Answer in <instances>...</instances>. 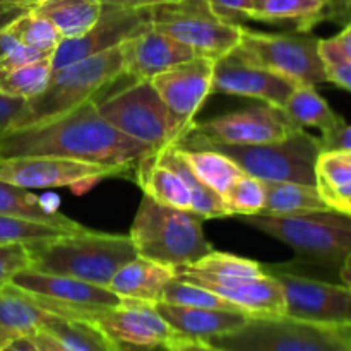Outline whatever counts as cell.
Here are the masks:
<instances>
[{
	"mask_svg": "<svg viewBox=\"0 0 351 351\" xmlns=\"http://www.w3.org/2000/svg\"><path fill=\"white\" fill-rule=\"evenodd\" d=\"M147 144L134 141L110 125L98 113L96 99L50 120L9 130L0 139V158L58 156L84 163L134 171L146 154Z\"/></svg>",
	"mask_w": 351,
	"mask_h": 351,
	"instance_id": "cell-1",
	"label": "cell"
},
{
	"mask_svg": "<svg viewBox=\"0 0 351 351\" xmlns=\"http://www.w3.org/2000/svg\"><path fill=\"white\" fill-rule=\"evenodd\" d=\"M27 247L31 252L29 269L75 278L105 288L123 264L137 257L129 235H110L88 228Z\"/></svg>",
	"mask_w": 351,
	"mask_h": 351,
	"instance_id": "cell-2",
	"label": "cell"
},
{
	"mask_svg": "<svg viewBox=\"0 0 351 351\" xmlns=\"http://www.w3.org/2000/svg\"><path fill=\"white\" fill-rule=\"evenodd\" d=\"M240 219L293 249L298 259L336 269L338 274L351 254V215L335 208L283 216L259 213Z\"/></svg>",
	"mask_w": 351,
	"mask_h": 351,
	"instance_id": "cell-3",
	"label": "cell"
},
{
	"mask_svg": "<svg viewBox=\"0 0 351 351\" xmlns=\"http://www.w3.org/2000/svg\"><path fill=\"white\" fill-rule=\"evenodd\" d=\"M137 256L163 266H191L213 249L202 230V218L189 209L160 204L144 195L129 233Z\"/></svg>",
	"mask_w": 351,
	"mask_h": 351,
	"instance_id": "cell-4",
	"label": "cell"
},
{
	"mask_svg": "<svg viewBox=\"0 0 351 351\" xmlns=\"http://www.w3.org/2000/svg\"><path fill=\"white\" fill-rule=\"evenodd\" d=\"M175 144L187 151L213 149L223 153L243 173L263 182H297L305 185H315V167L322 153L319 137L311 136L305 129L266 144H223L189 137H182Z\"/></svg>",
	"mask_w": 351,
	"mask_h": 351,
	"instance_id": "cell-5",
	"label": "cell"
},
{
	"mask_svg": "<svg viewBox=\"0 0 351 351\" xmlns=\"http://www.w3.org/2000/svg\"><path fill=\"white\" fill-rule=\"evenodd\" d=\"M123 75L120 47L74 62L51 72L43 93L24 101L10 130L24 129L77 108L82 103L98 99L103 89Z\"/></svg>",
	"mask_w": 351,
	"mask_h": 351,
	"instance_id": "cell-6",
	"label": "cell"
},
{
	"mask_svg": "<svg viewBox=\"0 0 351 351\" xmlns=\"http://www.w3.org/2000/svg\"><path fill=\"white\" fill-rule=\"evenodd\" d=\"M209 343L226 351H351V328L314 324L288 315L250 317L239 331Z\"/></svg>",
	"mask_w": 351,
	"mask_h": 351,
	"instance_id": "cell-7",
	"label": "cell"
},
{
	"mask_svg": "<svg viewBox=\"0 0 351 351\" xmlns=\"http://www.w3.org/2000/svg\"><path fill=\"white\" fill-rule=\"evenodd\" d=\"M96 108L110 125L153 151L175 144L184 136L149 81H134L120 91L98 98Z\"/></svg>",
	"mask_w": 351,
	"mask_h": 351,
	"instance_id": "cell-8",
	"label": "cell"
},
{
	"mask_svg": "<svg viewBox=\"0 0 351 351\" xmlns=\"http://www.w3.org/2000/svg\"><path fill=\"white\" fill-rule=\"evenodd\" d=\"M151 9V26L187 45L195 55L216 60L239 47L242 24L216 16L206 0H171Z\"/></svg>",
	"mask_w": 351,
	"mask_h": 351,
	"instance_id": "cell-9",
	"label": "cell"
},
{
	"mask_svg": "<svg viewBox=\"0 0 351 351\" xmlns=\"http://www.w3.org/2000/svg\"><path fill=\"white\" fill-rule=\"evenodd\" d=\"M321 38L295 33H259L242 26L239 47L243 53L298 86H317L328 82L324 62L319 53Z\"/></svg>",
	"mask_w": 351,
	"mask_h": 351,
	"instance_id": "cell-10",
	"label": "cell"
},
{
	"mask_svg": "<svg viewBox=\"0 0 351 351\" xmlns=\"http://www.w3.org/2000/svg\"><path fill=\"white\" fill-rule=\"evenodd\" d=\"M12 283L26 290L43 311L75 321L91 322L96 312L117 307L122 302L110 288L33 269L19 273Z\"/></svg>",
	"mask_w": 351,
	"mask_h": 351,
	"instance_id": "cell-11",
	"label": "cell"
},
{
	"mask_svg": "<svg viewBox=\"0 0 351 351\" xmlns=\"http://www.w3.org/2000/svg\"><path fill=\"white\" fill-rule=\"evenodd\" d=\"M264 269L283 287L285 315L314 324L351 328L350 287L291 273L280 266H264Z\"/></svg>",
	"mask_w": 351,
	"mask_h": 351,
	"instance_id": "cell-12",
	"label": "cell"
},
{
	"mask_svg": "<svg viewBox=\"0 0 351 351\" xmlns=\"http://www.w3.org/2000/svg\"><path fill=\"white\" fill-rule=\"evenodd\" d=\"M122 171L103 165L58 156L0 158V180L23 189L89 187Z\"/></svg>",
	"mask_w": 351,
	"mask_h": 351,
	"instance_id": "cell-13",
	"label": "cell"
},
{
	"mask_svg": "<svg viewBox=\"0 0 351 351\" xmlns=\"http://www.w3.org/2000/svg\"><path fill=\"white\" fill-rule=\"evenodd\" d=\"M297 130L300 129L283 108L264 105L225 113L202 123L194 122L182 137L223 144H266L285 139Z\"/></svg>",
	"mask_w": 351,
	"mask_h": 351,
	"instance_id": "cell-14",
	"label": "cell"
},
{
	"mask_svg": "<svg viewBox=\"0 0 351 351\" xmlns=\"http://www.w3.org/2000/svg\"><path fill=\"white\" fill-rule=\"evenodd\" d=\"M151 27L149 7H119L105 5L95 26L84 34L72 40H62L51 53L53 71L64 69L74 62L84 60L93 55L120 47L123 41Z\"/></svg>",
	"mask_w": 351,
	"mask_h": 351,
	"instance_id": "cell-15",
	"label": "cell"
},
{
	"mask_svg": "<svg viewBox=\"0 0 351 351\" xmlns=\"http://www.w3.org/2000/svg\"><path fill=\"white\" fill-rule=\"evenodd\" d=\"M177 280L197 285L228 300L250 317H281L285 315V291L271 273L257 276H218L191 267L175 271Z\"/></svg>",
	"mask_w": 351,
	"mask_h": 351,
	"instance_id": "cell-16",
	"label": "cell"
},
{
	"mask_svg": "<svg viewBox=\"0 0 351 351\" xmlns=\"http://www.w3.org/2000/svg\"><path fill=\"white\" fill-rule=\"evenodd\" d=\"M297 88V82L250 60L240 47L215 60L213 93L261 99L266 105L283 108Z\"/></svg>",
	"mask_w": 351,
	"mask_h": 351,
	"instance_id": "cell-17",
	"label": "cell"
},
{
	"mask_svg": "<svg viewBox=\"0 0 351 351\" xmlns=\"http://www.w3.org/2000/svg\"><path fill=\"white\" fill-rule=\"evenodd\" d=\"M213 71L215 60L197 55L160 72L149 81L184 134L191 129L195 113L213 93Z\"/></svg>",
	"mask_w": 351,
	"mask_h": 351,
	"instance_id": "cell-18",
	"label": "cell"
},
{
	"mask_svg": "<svg viewBox=\"0 0 351 351\" xmlns=\"http://www.w3.org/2000/svg\"><path fill=\"white\" fill-rule=\"evenodd\" d=\"M91 322L108 338L132 345H170L180 336L153 304L130 298H122L117 307L98 311Z\"/></svg>",
	"mask_w": 351,
	"mask_h": 351,
	"instance_id": "cell-19",
	"label": "cell"
},
{
	"mask_svg": "<svg viewBox=\"0 0 351 351\" xmlns=\"http://www.w3.org/2000/svg\"><path fill=\"white\" fill-rule=\"evenodd\" d=\"M123 75L134 81H151L160 72L197 57L195 51L153 26L120 45Z\"/></svg>",
	"mask_w": 351,
	"mask_h": 351,
	"instance_id": "cell-20",
	"label": "cell"
},
{
	"mask_svg": "<svg viewBox=\"0 0 351 351\" xmlns=\"http://www.w3.org/2000/svg\"><path fill=\"white\" fill-rule=\"evenodd\" d=\"M154 307L178 335L201 341H209L213 338L239 331L250 319L245 312L184 307V305H171L165 302H158Z\"/></svg>",
	"mask_w": 351,
	"mask_h": 351,
	"instance_id": "cell-21",
	"label": "cell"
},
{
	"mask_svg": "<svg viewBox=\"0 0 351 351\" xmlns=\"http://www.w3.org/2000/svg\"><path fill=\"white\" fill-rule=\"evenodd\" d=\"M51 315L23 288L14 283L0 287V350L41 331Z\"/></svg>",
	"mask_w": 351,
	"mask_h": 351,
	"instance_id": "cell-22",
	"label": "cell"
},
{
	"mask_svg": "<svg viewBox=\"0 0 351 351\" xmlns=\"http://www.w3.org/2000/svg\"><path fill=\"white\" fill-rule=\"evenodd\" d=\"M175 276L177 273L173 267L137 256L117 271L108 288L120 298H130V300L154 305L161 302L165 287L175 280Z\"/></svg>",
	"mask_w": 351,
	"mask_h": 351,
	"instance_id": "cell-23",
	"label": "cell"
},
{
	"mask_svg": "<svg viewBox=\"0 0 351 351\" xmlns=\"http://www.w3.org/2000/svg\"><path fill=\"white\" fill-rule=\"evenodd\" d=\"M338 0H263L249 19L271 24H293L295 31L308 33L324 21H332Z\"/></svg>",
	"mask_w": 351,
	"mask_h": 351,
	"instance_id": "cell-24",
	"label": "cell"
},
{
	"mask_svg": "<svg viewBox=\"0 0 351 351\" xmlns=\"http://www.w3.org/2000/svg\"><path fill=\"white\" fill-rule=\"evenodd\" d=\"M45 199L47 197H38L27 189L16 187V185L0 180V215L43 223V225L55 226L69 233L81 232L86 228L81 223L62 215L57 209V204L45 202Z\"/></svg>",
	"mask_w": 351,
	"mask_h": 351,
	"instance_id": "cell-25",
	"label": "cell"
},
{
	"mask_svg": "<svg viewBox=\"0 0 351 351\" xmlns=\"http://www.w3.org/2000/svg\"><path fill=\"white\" fill-rule=\"evenodd\" d=\"M136 182L143 189L144 195L160 204L192 211V197L187 185L178 173L158 161L156 151L146 154L134 168Z\"/></svg>",
	"mask_w": 351,
	"mask_h": 351,
	"instance_id": "cell-26",
	"label": "cell"
},
{
	"mask_svg": "<svg viewBox=\"0 0 351 351\" xmlns=\"http://www.w3.org/2000/svg\"><path fill=\"white\" fill-rule=\"evenodd\" d=\"M29 9L47 17L64 40H72L95 26L103 3L99 0H43Z\"/></svg>",
	"mask_w": 351,
	"mask_h": 351,
	"instance_id": "cell-27",
	"label": "cell"
},
{
	"mask_svg": "<svg viewBox=\"0 0 351 351\" xmlns=\"http://www.w3.org/2000/svg\"><path fill=\"white\" fill-rule=\"evenodd\" d=\"M156 156L160 163L171 168V170H173L175 173L180 175L182 180L185 182L192 197L191 209L195 215L201 216L202 219L228 218V213H226L225 204H223L221 195H219L218 192L211 191L208 185H204L197 177H195V173L192 171V168L189 167L187 160L184 158V153H182V149L177 144H170V146L156 151Z\"/></svg>",
	"mask_w": 351,
	"mask_h": 351,
	"instance_id": "cell-28",
	"label": "cell"
},
{
	"mask_svg": "<svg viewBox=\"0 0 351 351\" xmlns=\"http://www.w3.org/2000/svg\"><path fill=\"white\" fill-rule=\"evenodd\" d=\"M283 112L298 129L314 127L321 134L329 132L345 120L319 95L315 86H298L283 105Z\"/></svg>",
	"mask_w": 351,
	"mask_h": 351,
	"instance_id": "cell-29",
	"label": "cell"
},
{
	"mask_svg": "<svg viewBox=\"0 0 351 351\" xmlns=\"http://www.w3.org/2000/svg\"><path fill=\"white\" fill-rule=\"evenodd\" d=\"M263 184L264 195H266L263 213L266 215L283 216L329 208L315 185L297 184V182H263Z\"/></svg>",
	"mask_w": 351,
	"mask_h": 351,
	"instance_id": "cell-30",
	"label": "cell"
},
{
	"mask_svg": "<svg viewBox=\"0 0 351 351\" xmlns=\"http://www.w3.org/2000/svg\"><path fill=\"white\" fill-rule=\"evenodd\" d=\"M315 185L329 208L341 209L351 199V151H322L315 167Z\"/></svg>",
	"mask_w": 351,
	"mask_h": 351,
	"instance_id": "cell-31",
	"label": "cell"
},
{
	"mask_svg": "<svg viewBox=\"0 0 351 351\" xmlns=\"http://www.w3.org/2000/svg\"><path fill=\"white\" fill-rule=\"evenodd\" d=\"M43 329L67 351H115L113 339L93 322L51 315Z\"/></svg>",
	"mask_w": 351,
	"mask_h": 351,
	"instance_id": "cell-32",
	"label": "cell"
},
{
	"mask_svg": "<svg viewBox=\"0 0 351 351\" xmlns=\"http://www.w3.org/2000/svg\"><path fill=\"white\" fill-rule=\"evenodd\" d=\"M7 31L16 38L17 43L26 45L38 51L51 55L64 38L57 27L33 9H24L5 23Z\"/></svg>",
	"mask_w": 351,
	"mask_h": 351,
	"instance_id": "cell-33",
	"label": "cell"
},
{
	"mask_svg": "<svg viewBox=\"0 0 351 351\" xmlns=\"http://www.w3.org/2000/svg\"><path fill=\"white\" fill-rule=\"evenodd\" d=\"M182 149V147H180ZM184 158L187 160L189 167L195 173V177L208 185L211 191L218 192L219 195L225 194L235 178L243 173L228 156L213 149H195L187 151L182 149Z\"/></svg>",
	"mask_w": 351,
	"mask_h": 351,
	"instance_id": "cell-34",
	"label": "cell"
},
{
	"mask_svg": "<svg viewBox=\"0 0 351 351\" xmlns=\"http://www.w3.org/2000/svg\"><path fill=\"white\" fill-rule=\"evenodd\" d=\"M51 55L29 62L21 67L0 72V93L9 98L33 99L40 93L45 91L48 81L51 77Z\"/></svg>",
	"mask_w": 351,
	"mask_h": 351,
	"instance_id": "cell-35",
	"label": "cell"
},
{
	"mask_svg": "<svg viewBox=\"0 0 351 351\" xmlns=\"http://www.w3.org/2000/svg\"><path fill=\"white\" fill-rule=\"evenodd\" d=\"M228 216H250L259 215L264 209V184L263 180L242 173L230 184L221 195Z\"/></svg>",
	"mask_w": 351,
	"mask_h": 351,
	"instance_id": "cell-36",
	"label": "cell"
},
{
	"mask_svg": "<svg viewBox=\"0 0 351 351\" xmlns=\"http://www.w3.org/2000/svg\"><path fill=\"white\" fill-rule=\"evenodd\" d=\"M161 302L171 305H184V307H202V308H219V311H235L242 312L228 300L221 298L219 295L197 287V285L185 283L182 280H171L165 287L163 298Z\"/></svg>",
	"mask_w": 351,
	"mask_h": 351,
	"instance_id": "cell-37",
	"label": "cell"
},
{
	"mask_svg": "<svg viewBox=\"0 0 351 351\" xmlns=\"http://www.w3.org/2000/svg\"><path fill=\"white\" fill-rule=\"evenodd\" d=\"M185 267L201 271V273L218 274V276H257V274L266 273L263 264L257 261L235 256V254L216 252V250H211L208 256L201 257L194 264Z\"/></svg>",
	"mask_w": 351,
	"mask_h": 351,
	"instance_id": "cell-38",
	"label": "cell"
},
{
	"mask_svg": "<svg viewBox=\"0 0 351 351\" xmlns=\"http://www.w3.org/2000/svg\"><path fill=\"white\" fill-rule=\"evenodd\" d=\"M64 230L55 226L43 225V223L27 221V219L14 218V216L0 215V245H10V243H31L45 242V240L55 239L64 235Z\"/></svg>",
	"mask_w": 351,
	"mask_h": 351,
	"instance_id": "cell-39",
	"label": "cell"
},
{
	"mask_svg": "<svg viewBox=\"0 0 351 351\" xmlns=\"http://www.w3.org/2000/svg\"><path fill=\"white\" fill-rule=\"evenodd\" d=\"M319 53L324 62L328 82H335L336 86L351 93V58L343 53L335 38L319 41Z\"/></svg>",
	"mask_w": 351,
	"mask_h": 351,
	"instance_id": "cell-40",
	"label": "cell"
},
{
	"mask_svg": "<svg viewBox=\"0 0 351 351\" xmlns=\"http://www.w3.org/2000/svg\"><path fill=\"white\" fill-rule=\"evenodd\" d=\"M31 267L29 247L24 243L0 245V287L12 283L14 278Z\"/></svg>",
	"mask_w": 351,
	"mask_h": 351,
	"instance_id": "cell-41",
	"label": "cell"
},
{
	"mask_svg": "<svg viewBox=\"0 0 351 351\" xmlns=\"http://www.w3.org/2000/svg\"><path fill=\"white\" fill-rule=\"evenodd\" d=\"M213 12L223 21L232 24H240L249 19L254 9V0H206Z\"/></svg>",
	"mask_w": 351,
	"mask_h": 351,
	"instance_id": "cell-42",
	"label": "cell"
},
{
	"mask_svg": "<svg viewBox=\"0 0 351 351\" xmlns=\"http://www.w3.org/2000/svg\"><path fill=\"white\" fill-rule=\"evenodd\" d=\"M322 151H338V153H350L351 151V123L343 120L339 125L319 137Z\"/></svg>",
	"mask_w": 351,
	"mask_h": 351,
	"instance_id": "cell-43",
	"label": "cell"
},
{
	"mask_svg": "<svg viewBox=\"0 0 351 351\" xmlns=\"http://www.w3.org/2000/svg\"><path fill=\"white\" fill-rule=\"evenodd\" d=\"M45 57H50V55L34 50V48L26 47V45L17 43L16 47L10 48V50L0 58V72L21 67V65L29 64V62H34V60H40V58H45Z\"/></svg>",
	"mask_w": 351,
	"mask_h": 351,
	"instance_id": "cell-44",
	"label": "cell"
},
{
	"mask_svg": "<svg viewBox=\"0 0 351 351\" xmlns=\"http://www.w3.org/2000/svg\"><path fill=\"white\" fill-rule=\"evenodd\" d=\"M23 105L24 99L9 98V96L0 93V139L10 130L14 119L17 117L19 110L23 108Z\"/></svg>",
	"mask_w": 351,
	"mask_h": 351,
	"instance_id": "cell-45",
	"label": "cell"
},
{
	"mask_svg": "<svg viewBox=\"0 0 351 351\" xmlns=\"http://www.w3.org/2000/svg\"><path fill=\"white\" fill-rule=\"evenodd\" d=\"M170 348L173 351H226L218 346L211 345L209 341H201V339H191L178 336L170 343Z\"/></svg>",
	"mask_w": 351,
	"mask_h": 351,
	"instance_id": "cell-46",
	"label": "cell"
},
{
	"mask_svg": "<svg viewBox=\"0 0 351 351\" xmlns=\"http://www.w3.org/2000/svg\"><path fill=\"white\" fill-rule=\"evenodd\" d=\"M29 339L33 341V345L36 346L38 351H67L50 332H47L45 329L34 332L33 336H29Z\"/></svg>",
	"mask_w": 351,
	"mask_h": 351,
	"instance_id": "cell-47",
	"label": "cell"
},
{
	"mask_svg": "<svg viewBox=\"0 0 351 351\" xmlns=\"http://www.w3.org/2000/svg\"><path fill=\"white\" fill-rule=\"evenodd\" d=\"M115 351H173L170 345H132V343H122L113 339Z\"/></svg>",
	"mask_w": 351,
	"mask_h": 351,
	"instance_id": "cell-48",
	"label": "cell"
},
{
	"mask_svg": "<svg viewBox=\"0 0 351 351\" xmlns=\"http://www.w3.org/2000/svg\"><path fill=\"white\" fill-rule=\"evenodd\" d=\"M105 5H119V7H132V9H137V7H153L158 5V3L171 2V0H99Z\"/></svg>",
	"mask_w": 351,
	"mask_h": 351,
	"instance_id": "cell-49",
	"label": "cell"
},
{
	"mask_svg": "<svg viewBox=\"0 0 351 351\" xmlns=\"http://www.w3.org/2000/svg\"><path fill=\"white\" fill-rule=\"evenodd\" d=\"M43 0H0V12H12V10H24Z\"/></svg>",
	"mask_w": 351,
	"mask_h": 351,
	"instance_id": "cell-50",
	"label": "cell"
},
{
	"mask_svg": "<svg viewBox=\"0 0 351 351\" xmlns=\"http://www.w3.org/2000/svg\"><path fill=\"white\" fill-rule=\"evenodd\" d=\"M332 38H335L336 43H338V47L343 50V53H345L348 58H351V23L345 24V26H343V29Z\"/></svg>",
	"mask_w": 351,
	"mask_h": 351,
	"instance_id": "cell-51",
	"label": "cell"
},
{
	"mask_svg": "<svg viewBox=\"0 0 351 351\" xmlns=\"http://www.w3.org/2000/svg\"><path fill=\"white\" fill-rule=\"evenodd\" d=\"M0 351H38V350L29 338H23V339H17V341L10 343V345L3 346Z\"/></svg>",
	"mask_w": 351,
	"mask_h": 351,
	"instance_id": "cell-52",
	"label": "cell"
},
{
	"mask_svg": "<svg viewBox=\"0 0 351 351\" xmlns=\"http://www.w3.org/2000/svg\"><path fill=\"white\" fill-rule=\"evenodd\" d=\"M339 280L343 285L351 288V254L343 261L341 267H339Z\"/></svg>",
	"mask_w": 351,
	"mask_h": 351,
	"instance_id": "cell-53",
	"label": "cell"
},
{
	"mask_svg": "<svg viewBox=\"0 0 351 351\" xmlns=\"http://www.w3.org/2000/svg\"><path fill=\"white\" fill-rule=\"evenodd\" d=\"M332 21H336V23H341L343 26H345V24L351 23V3H350V5L341 7V9H339L338 12H336L335 19H332Z\"/></svg>",
	"mask_w": 351,
	"mask_h": 351,
	"instance_id": "cell-54",
	"label": "cell"
},
{
	"mask_svg": "<svg viewBox=\"0 0 351 351\" xmlns=\"http://www.w3.org/2000/svg\"><path fill=\"white\" fill-rule=\"evenodd\" d=\"M338 211H343V213H348V215H351V199L346 204L341 206V209H338Z\"/></svg>",
	"mask_w": 351,
	"mask_h": 351,
	"instance_id": "cell-55",
	"label": "cell"
},
{
	"mask_svg": "<svg viewBox=\"0 0 351 351\" xmlns=\"http://www.w3.org/2000/svg\"><path fill=\"white\" fill-rule=\"evenodd\" d=\"M351 3V0H338V9H336V12H338L339 9H341V7H345V5H350ZM336 16V14H335ZM332 19H335V17H332Z\"/></svg>",
	"mask_w": 351,
	"mask_h": 351,
	"instance_id": "cell-56",
	"label": "cell"
},
{
	"mask_svg": "<svg viewBox=\"0 0 351 351\" xmlns=\"http://www.w3.org/2000/svg\"><path fill=\"white\" fill-rule=\"evenodd\" d=\"M261 2H263V0H254V7H257V5H259Z\"/></svg>",
	"mask_w": 351,
	"mask_h": 351,
	"instance_id": "cell-57",
	"label": "cell"
}]
</instances>
